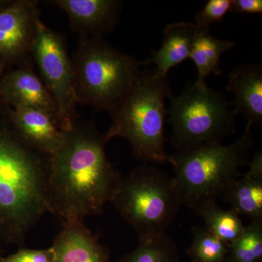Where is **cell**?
<instances>
[{
    "label": "cell",
    "mask_w": 262,
    "mask_h": 262,
    "mask_svg": "<svg viewBox=\"0 0 262 262\" xmlns=\"http://www.w3.org/2000/svg\"><path fill=\"white\" fill-rule=\"evenodd\" d=\"M107 143L94 120H79L51 157L50 208L64 223L101 214L111 201L122 177L108 160Z\"/></svg>",
    "instance_id": "1"
},
{
    "label": "cell",
    "mask_w": 262,
    "mask_h": 262,
    "mask_svg": "<svg viewBox=\"0 0 262 262\" xmlns=\"http://www.w3.org/2000/svg\"><path fill=\"white\" fill-rule=\"evenodd\" d=\"M0 106V244L24 246L33 227L51 213L48 181L51 157L20 137Z\"/></svg>",
    "instance_id": "2"
},
{
    "label": "cell",
    "mask_w": 262,
    "mask_h": 262,
    "mask_svg": "<svg viewBox=\"0 0 262 262\" xmlns=\"http://www.w3.org/2000/svg\"><path fill=\"white\" fill-rule=\"evenodd\" d=\"M171 95L167 76L159 75L156 70L140 71L129 94L110 113L112 124L104 134L106 141L123 138L138 160L160 165L168 163L165 100Z\"/></svg>",
    "instance_id": "3"
},
{
    "label": "cell",
    "mask_w": 262,
    "mask_h": 262,
    "mask_svg": "<svg viewBox=\"0 0 262 262\" xmlns=\"http://www.w3.org/2000/svg\"><path fill=\"white\" fill-rule=\"evenodd\" d=\"M253 146L251 132L245 130L229 145L202 144L169 155L182 204L196 213L208 203H216L249 162Z\"/></svg>",
    "instance_id": "4"
},
{
    "label": "cell",
    "mask_w": 262,
    "mask_h": 262,
    "mask_svg": "<svg viewBox=\"0 0 262 262\" xmlns=\"http://www.w3.org/2000/svg\"><path fill=\"white\" fill-rule=\"evenodd\" d=\"M71 58L77 104L110 114L129 94L144 65L99 37H80Z\"/></svg>",
    "instance_id": "5"
},
{
    "label": "cell",
    "mask_w": 262,
    "mask_h": 262,
    "mask_svg": "<svg viewBox=\"0 0 262 262\" xmlns=\"http://www.w3.org/2000/svg\"><path fill=\"white\" fill-rule=\"evenodd\" d=\"M110 202L139 238L166 234L182 205L173 177L147 163L122 178Z\"/></svg>",
    "instance_id": "6"
},
{
    "label": "cell",
    "mask_w": 262,
    "mask_h": 262,
    "mask_svg": "<svg viewBox=\"0 0 262 262\" xmlns=\"http://www.w3.org/2000/svg\"><path fill=\"white\" fill-rule=\"evenodd\" d=\"M168 122L170 144L177 151L202 145L222 144L235 133L237 114L223 94L207 85H186L179 96L171 95Z\"/></svg>",
    "instance_id": "7"
},
{
    "label": "cell",
    "mask_w": 262,
    "mask_h": 262,
    "mask_svg": "<svg viewBox=\"0 0 262 262\" xmlns=\"http://www.w3.org/2000/svg\"><path fill=\"white\" fill-rule=\"evenodd\" d=\"M34 63L50 91L57 108V120L63 131L70 130L79 121L72 58L61 34L50 29L42 20L32 48Z\"/></svg>",
    "instance_id": "8"
},
{
    "label": "cell",
    "mask_w": 262,
    "mask_h": 262,
    "mask_svg": "<svg viewBox=\"0 0 262 262\" xmlns=\"http://www.w3.org/2000/svg\"><path fill=\"white\" fill-rule=\"evenodd\" d=\"M36 0L0 1V67H34L32 48L39 18Z\"/></svg>",
    "instance_id": "9"
},
{
    "label": "cell",
    "mask_w": 262,
    "mask_h": 262,
    "mask_svg": "<svg viewBox=\"0 0 262 262\" xmlns=\"http://www.w3.org/2000/svg\"><path fill=\"white\" fill-rule=\"evenodd\" d=\"M67 14L71 29L80 37L102 38L113 32L120 20L118 0H52Z\"/></svg>",
    "instance_id": "10"
},
{
    "label": "cell",
    "mask_w": 262,
    "mask_h": 262,
    "mask_svg": "<svg viewBox=\"0 0 262 262\" xmlns=\"http://www.w3.org/2000/svg\"><path fill=\"white\" fill-rule=\"evenodd\" d=\"M0 99L8 107L37 108L51 114L57 120L54 99L33 67L5 72L0 77Z\"/></svg>",
    "instance_id": "11"
},
{
    "label": "cell",
    "mask_w": 262,
    "mask_h": 262,
    "mask_svg": "<svg viewBox=\"0 0 262 262\" xmlns=\"http://www.w3.org/2000/svg\"><path fill=\"white\" fill-rule=\"evenodd\" d=\"M8 115L20 137L37 151L52 157L61 147L65 131L51 114L37 108L9 107Z\"/></svg>",
    "instance_id": "12"
},
{
    "label": "cell",
    "mask_w": 262,
    "mask_h": 262,
    "mask_svg": "<svg viewBox=\"0 0 262 262\" xmlns=\"http://www.w3.org/2000/svg\"><path fill=\"white\" fill-rule=\"evenodd\" d=\"M51 248L53 262H110L107 249L83 222H66Z\"/></svg>",
    "instance_id": "13"
},
{
    "label": "cell",
    "mask_w": 262,
    "mask_h": 262,
    "mask_svg": "<svg viewBox=\"0 0 262 262\" xmlns=\"http://www.w3.org/2000/svg\"><path fill=\"white\" fill-rule=\"evenodd\" d=\"M227 89L233 93L232 103L236 113L244 115L246 131L262 122V67L244 64L229 72Z\"/></svg>",
    "instance_id": "14"
},
{
    "label": "cell",
    "mask_w": 262,
    "mask_h": 262,
    "mask_svg": "<svg viewBox=\"0 0 262 262\" xmlns=\"http://www.w3.org/2000/svg\"><path fill=\"white\" fill-rule=\"evenodd\" d=\"M242 177L234 181L224 194L230 209L251 221L262 220V154L256 151Z\"/></svg>",
    "instance_id": "15"
},
{
    "label": "cell",
    "mask_w": 262,
    "mask_h": 262,
    "mask_svg": "<svg viewBox=\"0 0 262 262\" xmlns=\"http://www.w3.org/2000/svg\"><path fill=\"white\" fill-rule=\"evenodd\" d=\"M199 27L189 22L169 24L164 30L163 43L152 56L144 61V65L154 63L157 72L167 76L170 69L190 58L193 42L199 32Z\"/></svg>",
    "instance_id": "16"
},
{
    "label": "cell",
    "mask_w": 262,
    "mask_h": 262,
    "mask_svg": "<svg viewBox=\"0 0 262 262\" xmlns=\"http://www.w3.org/2000/svg\"><path fill=\"white\" fill-rule=\"evenodd\" d=\"M236 46V42L221 40L211 35L209 30L200 28L193 42L190 54V58L194 61L198 70L195 83L207 85V77L211 74L220 75L222 73L220 67L222 55Z\"/></svg>",
    "instance_id": "17"
},
{
    "label": "cell",
    "mask_w": 262,
    "mask_h": 262,
    "mask_svg": "<svg viewBox=\"0 0 262 262\" xmlns=\"http://www.w3.org/2000/svg\"><path fill=\"white\" fill-rule=\"evenodd\" d=\"M117 262H180L178 247L167 234L139 238L135 249Z\"/></svg>",
    "instance_id": "18"
},
{
    "label": "cell",
    "mask_w": 262,
    "mask_h": 262,
    "mask_svg": "<svg viewBox=\"0 0 262 262\" xmlns=\"http://www.w3.org/2000/svg\"><path fill=\"white\" fill-rule=\"evenodd\" d=\"M195 213L203 219L209 232L227 244L233 242L244 231L239 215L232 210L222 209L216 203H208Z\"/></svg>",
    "instance_id": "19"
},
{
    "label": "cell",
    "mask_w": 262,
    "mask_h": 262,
    "mask_svg": "<svg viewBox=\"0 0 262 262\" xmlns=\"http://www.w3.org/2000/svg\"><path fill=\"white\" fill-rule=\"evenodd\" d=\"M262 261V220H253L245 226L243 233L229 244L225 262Z\"/></svg>",
    "instance_id": "20"
},
{
    "label": "cell",
    "mask_w": 262,
    "mask_h": 262,
    "mask_svg": "<svg viewBox=\"0 0 262 262\" xmlns=\"http://www.w3.org/2000/svg\"><path fill=\"white\" fill-rule=\"evenodd\" d=\"M192 244L187 249L191 262H225L229 244L212 234L206 227L192 229Z\"/></svg>",
    "instance_id": "21"
},
{
    "label": "cell",
    "mask_w": 262,
    "mask_h": 262,
    "mask_svg": "<svg viewBox=\"0 0 262 262\" xmlns=\"http://www.w3.org/2000/svg\"><path fill=\"white\" fill-rule=\"evenodd\" d=\"M232 0H208L195 15V25L202 29L209 30L215 22L222 21L229 13Z\"/></svg>",
    "instance_id": "22"
},
{
    "label": "cell",
    "mask_w": 262,
    "mask_h": 262,
    "mask_svg": "<svg viewBox=\"0 0 262 262\" xmlns=\"http://www.w3.org/2000/svg\"><path fill=\"white\" fill-rule=\"evenodd\" d=\"M0 262H53V253L51 247L39 250L21 248L10 256H0Z\"/></svg>",
    "instance_id": "23"
},
{
    "label": "cell",
    "mask_w": 262,
    "mask_h": 262,
    "mask_svg": "<svg viewBox=\"0 0 262 262\" xmlns=\"http://www.w3.org/2000/svg\"><path fill=\"white\" fill-rule=\"evenodd\" d=\"M231 13H251L258 14L262 13L261 0H232Z\"/></svg>",
    "instance_id": "24"
},
{
    "label": "cell",
    "mask_w": 262,
    "mask_h": 262,
    "mask_svg": "<svg viewBox=\"0 0 262 262\" xmlns=\"http://www.w3.org/2000/svg\"><path fill=\"white\" fill-rule=\"evenodd\" d=\"M3 73H4V71H3V69H2L1 67H0V77H1L2 75H3ZM2 105L4 104H3V103H2L1 99H0V106H2Z\"/></svg>",
    "instance_id": "25"
},
{
    "label": "cell",
    "mask_w": 262,
    "mask_h": 262,
    "mask_svg": "<svg viewBox=\"0 0 262 262\" xmlns=\"http://www.w3.org/2000/svg\"><path fill=\"white\" fill-rule=\"evenodd\" d=\"M259 262H262V261H259Z\"/></svg>",
    "instance_id": "26"
}]
</instances>
